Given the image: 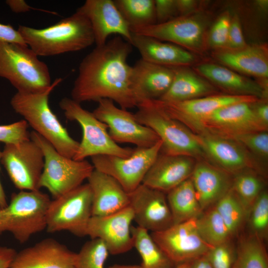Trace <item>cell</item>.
I'll list each match as a JSON object with an SVG mask.
<instances>
[{"instance_id": "cell-1", "label": "cell", "mask_w": 268, "mask_h": 268, "mask_svg": "<svg viewBox=\"0 0 268 268\" xmlns=\"http://www.w3.org/2000/svg\"><path fill=\"white\" fill-rule=\"evenodd\" d=\"M132 50V45L119 36L96 46L79 64L71 98L79 103L109 99L124 109L137 107L132 67L128 63Z\"/></svg>"}, {"instance_id": "cell-2", "label": "cell", "mask_w": 268, "mask_h": 268, "mask_svg": "<svg viewBox=\"0 0 268 268\" xmlns=\"http://www.w3.org/2000/svg\"><path fill=\"white\" fill-rule=\"evenodd\" d=\"M17 30L27 46L38 56H53L79 51L95 43L89 20L77 10L44 28L19 25Z\"/></svg>"}, {"instance_id": "cell-3", "label": "cell", "mask_w": 268, "mask_h": 268, "mask_svg": "<svg viewBox=\"0 0 268 268\" xmlns=\"http://www.w3.org/2000/svg\"><path fill=\"white\" fill-rule=\"evenodd\" d=\"M61 81V78L56 79L48 89L40 92H17L11 99L10 105L33 131L50 142L60 154L73 159L79 142L70 136L49 104L50 94Z\"/></svg>"}, {"instance_id": "cell-4", "label": "cell", "mask_w": 268, "mask_h": 268, "mask_svg": "<svg viewBox=\"0 0 268 268\" xmlns=\"http://www.w3.org/2000/svg\"><path fill=\"white\" fill-rule=\"evenodd\" d=\"M0 77L22 93H37L52 85L46 63L27 46L0 41Z\"/></svg>"}, {"instance_id": "cell-5", "label": "cell", "mask_w": 268, "mask_h": 268, "mask_svg": "<svg viewBox=\"0 0 268 268\" xmlns=\"http://www.w3.org/2000/svg\"><path fill=\"white\" fill-rule=\"evenodd\" d=\"M51 200L40 190L13 193L9 203L1 208L0 235L11 233L20 243L47 227V215Z\"/></svg>"}, {"instance_id": "cell-6", "label": "cell", "mask_w": 268, "mask_h": 268, "mask_svg": "<svg viewBox=\"0 0 268 268\" xmlns=\"http://www.w3.org/2000/svg\"><path fill=\"white\" fill-rule=\"evenodd\" d=\"M134 116L151 129L161 141L160 153L193 158L204 156L198 135L181 122L167 115L153 101L139 104Z\"/></svg>"}, {"instance_id": "cell-7", "label": "cell", "mask_w": 268, "mask_h": 268, "mask_svg": "<svg viewBox=\"0 0 268 268\" xmlns=\"http://www.w3.org/2000/svg\"><path fill=\"white\" fill-rule=\"evenodd\" d=\"M30 138L40 147L44 155L40 188L47 189L54 199L82 185L94 169L85 159L75 160L62 155L34 131L30 133Z\"/></svg>"}, {"instance_id": "cell-8", "label": "cell", "mask_w": 268, "mask_h": 268, "mask_svg": "<svg viewBox=\"0 0 268 268\" xmlns=\"http://www.w3.org/2000/svg\"><path fill=\"white\" fill-rule=\"evenodd\" d=\"M59 106L67 119L76 121L82 129V139L74 160L102 155L126 157L132 153L134 149L122 147L115 142L109 135L107 126L92 112L82 108L80 103L65 97L60 101Z\"/></svg>"}, {"instance_id": "cell-9", "label": "cell", "mask_w": 268, "mask_h": 268, "mask_svg": "<svg viewBox=\"0 0 268 268\" xmlns=\"http://www.w3.org/2000/svg\"><path fill=\"white\" fill-rule=\"evenodd\" d=\"M92 191L86 183L51 201L47 215V231L65 230L77 236H86L92 216Z\"/></svg>"}, {"instance_id": "cell-10", "label": "cell", "mask_w": 268, "mask_h": 268, "mask_svg": "<svg viewBox=\"0 0 268 268\" xmlns=\"http://www.w3.org/2000/svg\"><path fill=\"white\" fill-rule=\"evenodd\" d=\"M159 140L149 147H136L128 157L102 155L91 157L94 169L115 179L128 193L141 184L147 171L159 155Z\"/></svg>"}, {"instance_id": "cell-11", "label": "cell", "mask_w": 268, "mask_h": 268, "mask_svg": "<svg viewBox=\"0 0 268 268\" xmlns=\"http://www.w3.org/2000/svg\"><path fill=\"white\" fill-rule=\"evenodd\" d=\"M0 163L14 186L20 191L40 190L44 158L40 147L30 139L17 144H6Z\"/></svg>"}, {"instance_id": "cell-12", "label": "cell", "mask_w": 268, "mask_h": 268, "mask_svg": "<svg viewBox=\"0 0 268 268\" xmlns=\"http://www.w3.org/2000/svg\"><path fill=\"white\" fill-rule=\"evenodd\" d=\"M92 112L108 127L112 139L116 143H129L137 147H149L159 139L149 128L139 123L134 114L116 106L111 99H102Z\"/></svg>"}, {"instance_id": "cell-13", "label": "cell", "mask_w": 268, "mask_h": 268, "mask_svg": "<svg viewBox=\"0 0 268 268\" xmlns=\"http://www.w3.org/2000/svg\"><path fill=\"white\" fill-rule=\"evenodd\" d=\"M196 219L174 224L165 230L150 234L175 265L192 262L205 255L213 247L199 234Z\"/></svg>"}, {"instance_id": "cell-14", "label": "cell", "mask_w": 268, "mask_h": 268, "mask_svg": "<svg viewBox=\"0 0 268 268\" xmlns=\"http://www.w3.org/2000/svg\"><path fill=\"white\" fill-rule=\"evenodd\" d=\"M251 104L240 102L222 107L201 120L194 130L198 134L220 137L266 131L268 127L259 120Z\"/></svg>"}, {"instance_id": "cell-15", "label": "cell", "mask_w": 268, "mask_h": 268, "mask_svg": "<svg viewBox=\"0 0 268 268\" xmlns=\"http://www.w3.org/2000/svg\"><path fill=\"white\" fill-rule=\"evenodd\" d=\"M258 100L252 96L228 94L209 95L178 102L154 101L169 117L194 130L201 120L222 107L240 102L253 103Z\"/></svg>"}, {"instance_id": "cell-16", "label": "cell", "mask_w": 268, "mask_h": 268, "mask_svg": "<svg viewBox=\"0 0 268 268\" xmlns=\"http://www.w3.org/2000/svg\"><path fill=\"white\" fill-rule=\"evenodd\" d=\"M129 197V206L138 226L155 232L174 224L166 193L141 184Z\"/></svg>"}, {"instance_id": "cell-17", "label": "cell", "mask_w": 268, "mask_h": 268, "mask_svg": "<svg viewBox=\"0 0 268 268\" xmlns=\"http://www.w3.org/2000/svg\"><path fill=\"white\" fill-rule=\"evenodd\" d=\"M133 220V212L130 206L111 214L91 216L86 236L102 240L112 255L123 254L134 247L131 231Z\"/></svg>"}, {"instance_id": "cell-18", "label": "cell", "mask_w": 268, "mask_h": 268, "mask_svg": "<svg viewBox=\"0 0 268 268\" xmlns=\"http://www.w3.org/2000/svg\"><path fill=\"white\" fill-rule=\"evenodd\" d=\"M204 29V23L201 19L185 15L163 23L131 28V31L181 47L199 50L203 45Z\"/></svg>"}, {"instance_id": "cell-19", "label": "cell", "mask_w": 268, "mask_h": 268, "mask_svg": "<svg viewBox=\"0 0 268 268\" xmlns=\"http://www.w3.org/2000/svg\"><path fill=\"white\" fill-rule=\"evenodd\" d=\"M76 10L89 20L96 46L105 44L112 34H118L130 43V26L114 0H87Z\"/></svg>"}, {"instance_id": "cell-20", "label": "cell", "mask_w": 268, "mask_h": 268, "mask_svg": "<svg viewBox=\"0 0 268 268\" xmlns=\"http://www.w3.org/2000/svg\"><path fill=\"white\" fill-rule=\"evenodd\" d=\"M76 253L48 238L17 252L9 268H75Z\"/></svg>"}, {"instance_id": "cell-21", "label": "cell", "mask_w": 268, "mask_h": 268, "mask_svg": "<svg viewBox=\"0 0 268 268\" xmlns=\"http://www.w3.org/2000/svg\"><path fill=\"white\" fill-rule=\"evenodd\" d=\"M197 134L204 156L220 169L235 174L247 169H258L248 151L235 141L209 134Z\"/></svg>"}, {"instance_id": "cell-22", "label": "cell", "mask_w": 268, "mask_h": 268, "mask_svg": "<svg viewBox=\"0 0 268 268\" xmlns=\"http://www.w3.org/2000/svg\"><path fill=\"white\" fill-rule=\"evenodd\" d=\"M174 75V67L152 64L140 59L132 67V83L137 105L159 100L168 91Z\"/></svg>"}, {"instance_id": "cell-23", "label": "cell", "mask_w": 268, "mask_h": 268, "mask_svg": "<svg viewBox=\"0 0 268 268\" xmlns=\"http://www.w3.org/2000/svg\"><path fill=\"white\" fill-rule=\"evenodd\" d=\"M194 158L159 153L142 184L166 194L191 177Z\"/></svg>"}, {"instance_id": "cell-24", "label": "cell", "mask_w": 268, "mask_h": 268, "mask_svg": "<svg viewBox=\"0 0 268 268\" xmlns=\"http://www.w3.org/2000/svg\"><path fill=\"white\" fill-rule=\"evenodd\" d=\"M87 180L92 194V216L111 214L129 206V193L113 177L94 169Z\"/></svg>"}, {"instance_id": "cell-25", "label": "cell", "mask_w": 268, "mask_h": 268, "mask_svg": "<svg viewBox=\"0 0 268 268\" xmlns=\"http://www.w3.org/2000/svg\"><path fill=\"white\" fill-rule=\"evenodd\" d=\"M190 178L203 211L231 189L233 181L230 173L204 161L195 164Z\"/></svg>"}, {"instance_id": "cell-26", "label": "cell", "mask_w": 268, "mask_h": 268, "mask_svg": "<svg viewBox=\"0 0 268 268\" xmlns=\"http://www.w3.org/2000/svg\"><path fill=\"white\" fill-rule=\"evenodd\" d=\"M130 43L138 51L141 59L152 64L176 67L195 61L194 56L182 47L150 36L132 33Z\"/></svg>"}, {"instance_id": "cell-27", "label": "cell", "mask_w": 268, "mask_h": 268, "mask_svg": "<svg viewBox=\"0 0 268 268\" xmlns=\"http://www.w3.org/2000/svg\"><path fill=\"white\" fill-rule=\"evenodd\" d=\"M197 70L202 76L234 95L258 98L264 95V89L260 84L225 67L206 63L198 66Z\"/></svg>"}, {"instance_id": "cell-28", "label": "cell", "mask_w": 268, "mask_h": 268, "mask_svg": "<svg viewBox=\"0 0 268 268\" xmlns=\"http://www.w3.org/2000/svg\"><path fill=\"white\" fill-rule=\"evenodd\" d=\"M174 75L170 87L159 100L178 102L209 95L215 90L209 83L181 67H174Z\"/></svg>"}, {"instance_id": "cell-29", "label": "cell", "mask_w": 268, "mask_h": 268, "mask_svg": "<svg viewBox=\"0 0 268 268\" xmlns=\"http://www.w3.org/2000/svg\"><path fill=\"white\" fill-rule=\"evenodd\" d=\"M217 59L222 63L246 74L261 77L268 76L267 54L257 47H245L219 53Z\"/></svg>"}, {"instance_id": "cell-30", "label": "cell", "mask_w": 268, "mask_h": 268, "mask_svg": "<svg viewBox=\"0 0 268 268\" xmlns=\"http://www.w3.org/2000/svg\"><path fill=\"white\" fill-rule=\"evenodd\" d=\"M174 224L198 218L203 212L191 178L166 194Z\"/></svg>"}, {"instance_id": "cell-31", "label": "cell", "mask_w": 268, "mask_h": 268, "mask_svg": "<svg viewBox=\"0 0 268 268\" xmlns=\"http://www.w3.org/2000/svg\"><path fill=\"white\" fill-rule=\"evenodd\" d=\"M135 247L141 259L142 268H173L176 265L169 259L145 229L131 226Z\"/></svg>"}, {"instance_id": "cell-32", "label": "cell", "mask_w": 268, "mask_h": 268, "mask_svg": "<svg viewBox=\"0 0 268 268\" xmlns=\"http://www.w3.org/2000/svg\"><path fill=\"white\" fill-rule=\"evenodd\" d=\"M232 268H268V257L263 240L252 234L242 236Z\"/></svg>"}, {"instance_id": "cell-33", "label": "cell", "mask_w": 268, "mask_h": 268, "mask_svg": "<svg viewBox=\"0 0 268 268\" xmlns=\"http://www.w3.org/2000/svg\"><path fill=\"white\" fill-rule=\"evenodd\" d=\"M196 224L201 238L212 247L230 241V232L214 205L197 218Z\"/></svg>"}, {"instance_id": "cell-34", "label": "cell", "mask_w": 268, "mask_h": 268, "mask_svg": "<svg viewBox=\"0 0 268 268\" xmlns=\"http://www.w3.org/2000/svg\"><path fill=\"white\" fill-rule=\"evenodd\" d=\"M114 2L130 29L156 23L153 0H115Z\"/></svg>"}, {"instance_id": "cell-35", "label": "cell", "mask_w": 268, "mask_h": 268, "mask_svg": "<svg viewBox=\"0 0 268 268\" xmlns=\"http://www.w3.org/2000/svg\"><path fill=\"white\" fill-rule=\"evenodd\" d=\"M232 237L241 231L247 221L248 212L231 189L214 205Z\"/></svg>"}, {"instance_id": "cell-36", "label": "cell", "mask_w": 268, "mask_h": 268, "mask_svg": "<svg viewBox=\"0 0 268 268\" xmlns=\"http://www.w3.org/2000/svg\"><path fill=\"white\" fill-rule=\"evenodd\" d=\"M250 169L236 174L231 189L248 212L263 190L262 180Z\"/></svg>"}, {"instance_id": "cell-37", "label": "cell", "mask_w": 268, "mask_h": 268, "mask_svg": "<svg viewBox=\"0 0 268 268\" xmlns=\"http://www.w3.org/2000/svg\"><path fill=\"white\" fill-rule=\"evenodd\" d=\"M109 251L105 244L98 238L87 241L76 253L75 268H104Z\"/></svg>"}, {"instance_id": "cell-38", "label": "cell", "mask_w": 268, "mask_h": 268, "mask_svg": "<svg viewBox=\"0 0 268 268\" xmlns=\"http://www.w3.org/2000/svg\"><path fill=\"white\" fill-rule=\"evenodd\" d=\"M247 220L251 231L263 240L267 237L268 231V194L263 190L251 206Z\"/></svg>"}, {"instance_id": "cell-39", "label": "cell", "mask_w": 268, "mask_h": 268, "mask_svg": "<svg viewBox=\"0 0 268 268\" xmlns=\"http://www.w3.org/2000/svg\"><path fill=\"white\" fill-rule=\"evenodd\" d=\"M221 137L235 141L261 158H268V134L266 131L244 133Z\"/></svg>"}, {"instance_id": "cell-40", "label": "cell", "mask_w": 268, "mask_h": 268, "mask_svg": "<svg viewBox=\"0 0 268 268\" xmlns=\"http://www.w3.org/2000/svg\"><path fill=\"white\" fill-rule=\"evenodd\" d=\"M28 125L24 120L8 125H0V142L17 144L30 138Z\"/></svg>"}, {"instance_id": "cell-41", "label": "cell", "mask_w": 268, "mask_h": 268, "mask_svg": "<svg viewBox=\"0 0 268 268\" xmlns=\"http://www.w3.org/2000/svg\"><path fill=\"white\" fill-rule=\"evenodd\" d=\"M206 256L213 268H232L235 252L229 241L213 247Z\"/></svg>"}, {"instance_id": "cell-42", "label": "cell", "mask_w": 268, "mask_h": 268, "mask_svg": "<svg viewBox=\"0 0 268 268\" xmlns=\"http://www.w3.org/2000/svg\"><path fill=\"white\" fill-rule=\"evenodd\" d=\"M231 18L228 13L222 15L212 27L209 42L214 47H222L227 43Z\"/></svg>"}, {"instance_id": "cell-43", "label": "cell", "mask_w": 268, "mask_h": 268, "mask_svg": "<svg viewBox=\"0 0 268 268\" xmlns=\"http://www.w3.org/2000/svg\"><path fill=\"white\" fill-rule=\"evenodd\" d=\"M154 2L156 23L175 18L176 14L178 13L176 0H156Z\"/></svg>"}, {"instance_id": "cell-44", "label": "cell", "mask_w": 268, "mask_h": 268, "mask_svg": "<svg viewBox=\"0 0 268 268\" xmlns=\"http://www.w3.org/2000/svg\"><path fill=\"white\" fill-rule=\"evenodd\" d=\"M246 45L239 20L235 16L231 19L226 46L231 50H237L245 48Z\"/></svg>"}, {"instance_id": "cell-45", "label": "cell", "mask_w": 268, "mask_h": 268, "mask_svg": "<svg viewBox=\"0 0 268 268\" xmlns=\"http://www.w3.org/2000/svg\"><path fill=\"white\" fill-rule=\"evenodd\" d=\"M0 41L26 45L18 30L10 25L0 23Z\"/></svg>"}, {"instance_id": "cell-46", "label": "cell", "mask_w": 268, "mask_h": 268, "mask_svg": "<svg viewBox=\"0 0 268 268\" xmlns=\"http://www.w3.org/2000/svg\"><path fill=\"white\" fill-rule=\"evenodd\" d=\"M17 252L6 246H0V268H9Z\"/></svg>"}, {"instance_id": "cell-47", "label": "cell", "mask_w": 268, "mask_h": 268, "mask_svg": "<svg viewBox=\"0 0 268 268\" xmlns=\"http://www.w3.org/2000/svg\"><path fill=\"white\" fill-rule=\"evenodd\" d=\"M5 3L15 13L26 12L34 9L23 0H7Z\"/></svg>"}, {"instance_id": "cell-48", "label": "cell", "mask_w": 268, "mask_h": 268, "mask_svg": "<svg viewBox=\"0 0 268 268\" xmlns=\"http://www.w3.org/2000/svg\"><path fill=\"white\" fill-rule=\"evenodd\" d=\"M176 4L178 13L184 16L195 8L196 2L190 0H176Z\"/></svg>"}, {"instance_id": "cell-49", "label": "cell", "mask_w": 268, "mask_h": 268, "mask_svg": "<svg viewBox=\"0 0 268 268\" xmlns=\"http://www.w3.org/2000/svg\"><path fill=\"white\" fill-rule=\"evenodd\" d=\"M256 114L260 122L266 127H268V106L262 104L254 108Z\"/></svg>"}, {"instance_id": "cell-50", "label": "cell", "mask_w": 268, "mask_h": 268, "mask_svg": "<svg viewBox=\"0 0 268 268\" xmlns=\"http://www.w3.org/2000/svg\"><path fill=\"white\" fill-rule=\"evenodd\" d=\"M191 268H213L206 255L192 262Z\"/></svg>"}, {"instance_id": "cell-51", "label": "cell", "mask_w": 268, "mask_h": 268, "mask_svg": "<svg viewBox=\"0 0 268 268\" xmlns=\"http://www.w3.org/2000/svg\"><path fill=\"white\" fill-rule=\"evenodd\" d=\"M1 150L0 149V163L1 161ZM7 204L8 203L7 202L5 194L0 181V207L1 208H3L7 206Z\"/></svg>"}, {"instance_id": "cell-52", "label": "cell", "mask_w": 268, "mask_h": 268, "mask_svg": "<svg viewBox=\"0 0 268 268\" xmlns=\"http://www.w3.org/2000/svg\"><path fill=\"white\" fill-rule=\"evenodd\" d=\"M108 268H142L140 266L137 265H125L115 264L109 267Z\"/></svg>"}, {"instance_id": "cell-53", "label": "cell", "mask_w": 268, "mask_h": 268, "mask_svg": "<svg viewBox=\"0 0 268 268\" xmlns=\"http://www.w3.org/2000/svg\"><path fill=\"white\" fill-rule=\"evenodd\" d=\"M192 262L184 263L176 265L173 268H191Z\"/></svg>"}, {"instance_id": "cell-54", "label": "cell", "mask_w": 268, "mask_h": 268, "mask_svg": "<svg viewBox=\"0 0 268 268\" xmlns=\"http://www.w3.org/2000/svg\"><path fill=\"white\" fill-rule=\"evenodd\" d=\"M1 208L0 207V216H1Z\"/></svg>"}]
</instances>
